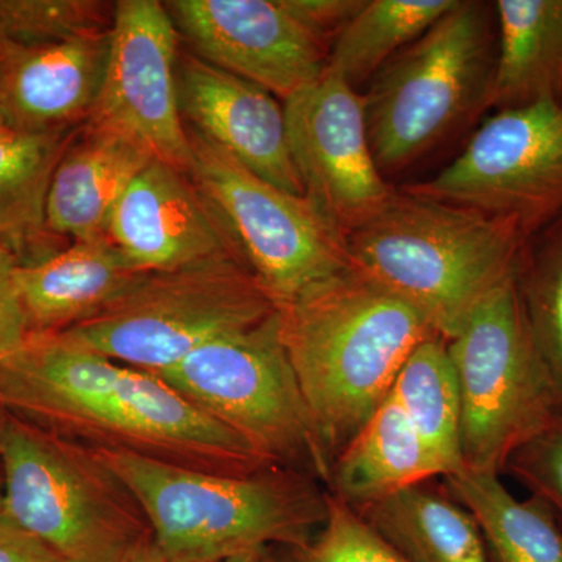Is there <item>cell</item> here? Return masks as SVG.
<instances>
[{
  "instance_id": "1",
  "label": "cell",
  "mask_w": 562,
  "mask_h": 562,
  "mask_svg": "<svg viewBox=\"0 0 562 562\" xmlns=\"http://www.w3.org/2000/svg\"><path fill=\"white\" fill-rule=\"evenodd\" d=\"M0 406L92 450L227 475L272 465L158 373L85 349L58 331L29 333L0 361Z\"/></svg>"
},
{
  "instance_id": "2",
  "label": "cell",
  "mask_w": 562,
  "mask_h": 562,
  "mask_svg": "<svg viewBox=\"0 0 562 562\" xmlns=\"http://www.w3.org/2000/svg\"><path fill=\"white\" fill-rule=\"evenodd\" d=\"M277 308L281 338L331 468L386 401L406 358L436 331L412 305L351 266Z\"/></svg>"
},
{
  "instance_id": "3",
  "label": "cell",
  "mask_w": 562,
  "mask_h": 562,
  "mask_svg": "<svg viewBox=\"0 0 562 562\" xmlns=\"http://www.w3.org/2000/svg\"><path fill=\"white\" fill-rule=\"evenodd\" d=\"M94 452L135 495L168 562H227L302 546L327 520V490L291 469L227 475L121 450Z\"/></svg>"
},
{
  "instance_id": "4",
  "label": "cell",
  "mask_w": 562,
  "mask_h": 562,
  "mask_svg": "<svg viewBox=\"0 0 562 562\" xmlns=\"http://www.w3.org/2000/svg\"><path fill=\"white\" fill-rule=\"evenodd\" d=\"M346 239L351 268L412 305L447 341L516 279L528 243L509 222L406 188Z\"/></svg>"
},
{
  "instance_id": "5",
  "label": "cell",
  "mask_w": 562,
  "mask_h": 562,
  "mask_svg": "<svg viewBox=\"0 0 562 562\" xmlns=\"http://www.w3.org/2000/svg\"><path fill=\"white\" fill-rule=\"evenodd\" d=\"M497 55L494 3L458 0L373 76L362 102L384 177L420 160L491 109Z\"/></svg>"
},
{
  "instance_id": "6",
  "label": "cell",
  "mask_w": 562,
  "mask_h": 562,
  "mask_svg": "<svg viewBox=\"0 0 562 562\" xmlns=\"http://www.w3.org/2000/svg\"><path fill=\"white\" fill-rule=\"evenodd\" d=\"M3 514L70 562H128L154 542L139 502L98 453L7 413Z\"/></svg>"
},
{
  "instance_id": "7",
  "label": "cell",
  "mask_w": 562,
  "mask_h": 562,
  "mask_svg": "<svg viewBox=\"0 0 562 562\" xmlns=\"http://www.w3.org/2000/svg\"><path fill=\"white\" fill-rule=\"evenodd\" d=\"M273 312L276 302L246 262L224 255L147 272L103 312L58 333L111 360L162 373L205 344Z\"/></svg>"
},
{
  "instance_id": "8",
  "label": "cell",
  "mask_w": 562,
  "mask_h": 562,
  "mask_svg": "<svg viewBox=\"0 0 562 562\" xmlns=\"http://www.w3.org/2000/svg\"><path fill=\"white\" fill-rule=\"evenodd\" d=\"M158 375L241 436L269 464L327 486L330 462L281 338L279 308L251 327L205 344Z\"/></svg>"
},
{
  "instance_id": "9",
  "label": "cell",
  "mask_w": 562,
  "mask_h": 562,
  "mask_svg": "<svg viewBox=\"0 0 562 562\" xmlns=\"http://www.w3.org/2000/svg\"><path fill=\"white\" fill-rule=\"evenodd\" d=\"M516 279L486 299L447 341L460 386L462 468L471 471H505L512 454L562 406Z\"/></svg>"
},
{
  "instance_id": "10",
  "label": "cell",
  "mask_w": 562,
  "mask_h": 562,
  "mask_svg": "<svg viewBox=\"0 0 562 562\" xmlns=\"http://www.w3.org/2000/svg\"><path fill=\"white\" fill-rule=\"evenodd\" d=\"M192 181L277 306L349 268L347 239L305 195L262 180L188 128Z\"/></svg>"
},
{
  "instance_id": "11",
  "label": "cell",
  "mask_w": 562,
  "mask_h": 562,
  "mask_svg": "<svg viewBox=\"0 0 562 562\" xmlns=\"http://www.w3.org/2000/svg\"><path fill=\"white\" fill-rule=\"evenodd\" d=\"M414 194L482 211L531 239L562 216V105L497 110L435 179Z\"/></svg>"
},
{
  "instance_id": "12",
  "label": "cell",
  "mask_w": 562,
  "mask_h": 562,
  "mask_svg": "<svg viewBox=\"0 0 562 562\" xmlns=\"http://www.w3.org/2000/svg\"><path fill=\"white\" fill-rule=\"evenodd\" d=\"M283 109L303 195L347 238L397 190L373 157L362 94L325 70Z\"/></svg>"
},
{
  "instance_id": "13",
  "label": "cell",
  "mask_w": 562,
  "mask_h": 562,
  "mask_svg": "<svg viewBox=\"0 0 562 562\" xmlns=\"http://www.w3.org/2000/svg\"><path fill=\"white\" fill-rule=\"evenodd\" d=\"M180 44L165 2H116L105 79L90 121L131 136L154 160L190 173L194 157L177 88Z\"/></svg>"
},
{
  "instance_id": "14",
  "label": "cell",
  "mask_w": 562,
  "mask_h": 562,
  "mask_svg": "<svg viewBox=\"0 0 562 562\" xmlns=\"http://www.w3.org/2000/svg\"><path fill=\"white\" fill-rule=\"evenodd\" d=\"M165 7L192 54L283 102L327 70L330 46L283 0H169Z\"/></svg>"
},
{
  "instance_id": "15",
  "label": "cell",
  "mask_w": 562,
  "mask_h": 562,
  "mask_svg": "<svg viewBox=\"0 0 562 562\" xmlns=\"http://www.w3.org/2000/svg\"><path fill=\"white\" fill-rule=\"evenodd\" d=\"M177 88L191 132L280 190L303 195L288 144L284 109L251 81L180 50Z\"/></svg>"
},
{
  "instance_id": "16",
  "label": "cell",
  "mask_w": 562,
  "mask_h": 562,
  "mask_svg": "<svg viewBox=\"0 0 562 562\" xmlns=\"http://www.w3.org/2000/svg\"><path fill=\"white\" fill-rule=\"evenodd\" d=\"M111 29L46 44L0 40V110L11 132L43 135L87 124L101 95Z\"/></svg>"
},
{
  "instance_id": "17",
  "label": "cell",
  "mask_w": 562,
  "mask_h": 562,
  "mask_svg": "<svg viewBox=\"0 0 562 562\" xmlns=\"http://www.w3.org/2000/svg\"><path fill=\"white\" fill-rule=\"evenodd\" d=\"M109 238L140 272L171 271L224 255L241 258L190 173L158 160L122 195Z\"/></svg>"
},
{
  "instance_id": "18",
  "label": "cell",
  "mask_w": 562,
  "mask_h": 562,
  "mask_svg": "<svg viewBox=\"0 0 562 562\" xmlns=\"http://www.w3.org/2000/svg\"><path fill=\"white\" fill-rule=\"evenodd\" d=\"M151 160L131 136L98 122L81 125L52 177L47 231L72 243L109 236L117 203Z\"/></svg>"
},
{
  "instance_id": "19",
  "label": "cell",
  "mask_w": 562,
  "mask_h": 562,
  "mask_svg": "<svg viewBox=\"0 0 562 562\" xmlns=\"http://www.w3.org/2000/svg\"><path fill=\"white\" fill-rule=\"evenodd\" d=\"M146 273L109 236L74 241L43 260L18 266V295L29 333L68 330L90 319Z\"/></svg>"
},
{
  "instance_id": "20",
  "label": "cell",
  "mask_w": 562,
  "mask_h": 562,
  "mask_svg": "<svg viewBox=\"0 0 562 562\" xmlns=\"http://www.w3.org/2000/svg\"><path fill=\"white\" fill-rule=\"evenodd\" d=\"M436 476H446V469L390 392L333 461L327 492L362 509Z\"/></svg>"
},
{
  "instance_id": "21",
  "label": "cell",
  "mask_w": 562,
  "mask_h": 562,
  "mask_svg": "<svg viewBox=\"0 0 562 562\" xmlns=\"http://www.w3.org/2000/svg\"><path fill=\"white\" fill-rule=\"evenodd\" d=\"M491 109L562 102V0H497Z\"/></svg>"
},
{
  "instance_id": "22",
  "label": "cell",
  "mask_w": 562,
  "mask_h": 562,
  "mask_svg": "<svg viewBox=\"0 0 562 562\" xmlns=\"http://www.w3.org/2000/svg\"><path fill=\"white\" fill-rule=\"evenodd\" d=\"M427 483L357 512L406 562H492L472 514Z\"/></svg>"
},
{
  "instance_id": "23",
  "label": "cell",
  "mask_w": 562,
  "mask_h": 562,
  "mask_svg": "<svg viewBox=\"0 0 562 562\" xmlns=\"http://www.w3.org/2000/svg\"><path fill=\"white\" fill-rule=\"evenodd\" d=\"M442 490L472 514L492 562H562V520L538 495L520 501L501 473L461 468Z\"/></svg>"
},
{
  "instance_id": "24",
  "label": "cell",
  "mask_w": 562,
  "mask_h": 562,
  "mask_svg": "<svg viewBox=\"0 0 562 562\" xmlns=\"http://www.w3.org/2000/svg\"><path fill=\"white\" fill-rule=\"evenodd\" d=\"M13 135L0 138V246L20 265L54 251L47 231L46 203L52 177L77 132Z\"/></svg>"
},
{
  "instance_id": "25",
  "label": "cell",
  "mask_w": 562,
  "mask_h": 562,
  "mask_svg": "<svg viewBox=\"0 0 562 562\" xmlns=\"http://www.w3.org/2000/svg\"><path fill=\"white\" fill-rule=\"evenodd\" d=\"M391 394L446 475L460 471L461 397L447 339L435 335L420 342L403 362Z\"/></svg>"
},
{
  "instance_id": "26",
  "label": "cell",
  "mask_w": 562,
  "mask_h": 562,
  "mask_svg": "<svg viewBox=\"0 0 562 562\" xmlns=\"http://www.w3.org/2000/svg\"><path fill=\"white\" fill-rule=\"evenodd\" d=\"M458 0H366L364 7L336 36L327 72L358 90L424 35Z\"/></svg>"
},
{
  "instance_id": "27",
  "label": "cell",
  "mask_w": 562,
  "mask_h": 562,
  "mask_svg": "<svg viewBox=\"0 0 562 562\" xmlns=\"http://www.w3.org/2000/svg\"><path fill=\"white\" fill-rule=\"evenodd\" d=\"M516 283L532 338L562 397V216L528 239Z\"/></svg>"
},
{
  "instance_id": "28",
  "label": "cell",
  "mask_w": 562,
  "mask_h": 562,
  "mask_svg": "<svg viewBox=\"0 0 562 562\" xmlns=\"http://www.w3.org/2000/svg\"><path fill=\"white\" fill-rule=\"evenodd\" d=\"M114 9L102 0H0V40L46 44L110 31Z\"/></svg>"
},
{
  "instance_id": "29",
  "label": "cell",
  "mask_w": 562,
  "mask_h": 562,
  "mask_svg": "<svg viewBox=\"0 0 562 562\" xmlns=\"http://www.w3.org/2000/svg\"><path fill=\"white\" fill-rule=\"evenodd\" d=\"M327 520L302 546L273 547L268 562H406L357 509L328 494Z\"/></svg>"
},
{
  "instance_id": "30",
  "label": "cell",
  "mask_w": 562,
  "mask_h": 562,
  "mask_svg": "<svg viewBox=\"0 0 562 562\" xmlns=\"http://www.w3.org/2000/svg\"><path fill=\"white\" fill-rule=\"evenodd\" d=\"M505 471L552 506L562 520V406L530 441L516 450Z\"/></svg>"
},
{
  "instance_id": "31",
  "label": "cell",
  "mask_w": 562,
  "mask_h": 562,
  "mask_svg": "<svg viewBox=\"0 0 562 562\" xmlns=\"http://www.w3.org/2000/svg\"><path fill=\"white\" fill-rule=\"evenodd\" d=\"M18 258L0 246V361L13 353L29 336L27 321L18 295Z\"/></svg>"
},
{
  "instance_id": "32",
  "label": "cell",
  "mask_w": 562,
  "mask_h": 562,
  "mask_svg": "<svg viewBox=\"0 0 562 562\" xmlns=\"http://www.w3.org/2000/svg\"><path fill=\"white\" fill-rule=\"evenodd\" d=\"M364 3L366 0H283L290 13L330 47Z\"/></svg>"
},
{
  "instance_id": "33",
  "label": "cell",
  "mask_w": 562,
  "mask_h": 562,
  "mask_svg": "<svg viewBox=\"0 0 562 562\" xmlns=\"http://www.w3.org/2000/svg\"><path fill=\"white\" fill-rule=\"evenodd\" d=\"M0 562L70 561L3 514L0 517Z\"/></svg>"
},
{
  "instance_id": "34",
  "label": "cell",
  "mask_w": 562,
  "mask_h": 562,
  "mask_svg": "<svg viewBox=\"0 0 562 562\" xmlns=\"http://www.w3.org/2000/svg\"><path fill=\"white\" fill-rule=\"evenodd\" d=\"M128 562H168L165 557L160 553V550L155 547V543H151L150 547H147L146 550H143L139 554H136L135 558H132Z\"/></svg>"
},
{
  "instance_id": "35",
  "label": "cell",
  "mask_w": 562,
  "mask_h": 562,
  "mask_svg": "<svg viewBox=\"0 0 562 562\" xmlns=\"http://www.w3.org/2000/svg\"><path fill=\"white\" fill-rule=\"evenodd\" d=\"M268 550H265V552H260L257 554H250V557L236 558V560L227 562H268L266 561V552H268Z\"/></svg>"
},
{
  "instance_id": "36",
  "label": "cell",
  "mask_w": 562,
  "mask_h": 562,
  "mask_svg": "<svg viewBox=\"0 0 562 562\" xmlns=\"http://www.w3.org/2000/svg\"><path fill=\"white\" fill-rule=\"evenodd\" d=\"M13 135L11 132L9 122H7L5 116H3L2 110H0V138H5V136Z\"/></svg>"
},
{
  "instance_id": "37",
  "label": "cell",
  "mask_w": 562,
  "mask_h": 562,
  "mask_svg": "<svg viewBox=\"0 0 562 562\" xmlns=\"http://www.w3.org/2000/svg\"><path fill=\"white\" fill-rule=\"evenodd\" d=\"M3 516V479L2 469H0V517Z\"/></svg>"
},
{
  "instance_id": "38",
  "label": "cell",
  "mask_w": 562,
  "mask_h": 562,
  "mask_svg": "<svg viewBox=\"0 0 562 562\" xmlns=\"http://www.w3.org/2000/svg\"><path fill=\"white\" fill-rule=\"evenodd\" d=\"M3 416H5V409L0 406V427H2Z\"/></svg>"
},
{
  "instance_id": "39",
  "label": "cell",
  "mask_w": 562,
  "mask_h": 562,
  "mask_svg": "<svg viewBox=\"0 0 562 562\" xmlns=\"http://www.w3.org/2000/svg\"><path fill=\"white\" fill-rule=\"evenodd\" d=\"M561 105H562V102H561Z\"/></svg>"
}]
</instances>
